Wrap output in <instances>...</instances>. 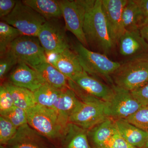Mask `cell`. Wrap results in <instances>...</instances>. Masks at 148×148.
<instances>
[{"mask_svg": "<svg viewBox=\"0 0 148 148\" xmlns=\"http://www.w3.org/2000/svg\"><path fill=\"white\" fill-rule=\"evenodd\" d=\"M88 130L69 123L63 137L64 148H92L88 140Z\"/></svg>", "mask_w": 148, "mask_h": 148, "instance_id": "cell-20", "label": "cell"}, {"mask_svg": "<svg viewBox=\"0 0 148 148\" xmlns=\"http://www.w3.org/2000/svg\"><path fill=\"white\" fill-rule=\"evenodd\" d=\"M4 85L11 94L14 106L27 111L36 105L34 92L31 90L16 86L11 83Z\"/></svg>", "mask_w": 148, "mask_h": 148, "instance_id": "cell-23", "label": "cell"}, {"mask_svg": "<svg viewBox=\"0 0 148 148\" xmlns=\"http://www.w3.org/2000/svg\"><path fill=\"white\" fill-rule=\"evenodd\" d=\"M120 53L130 57L148 53V44L141 34L139 29L125 31L119 42Z\"/></svg>", "mask_w": 148, "mask_h": 148, "instance_id": "cell-16", "label": "cell"}, {"mask_svg": "<svg viewBox=\"0 0 148 148\" xmlns=\"http://www.w3.org/2000/svg\"><path fill=\"white\" fill-rule=\"evenodd\" d=\"M113 84L133 91L148 82V53L130 57L112 76Z\"/></svg>", "mask_w": 148, "mask_h": 148, "instance_id": "cell-3", "label": "cell"}, {"mask_svg": "<svg viewBox=\"0 0 148 148\" xmlns=\"http://www.w3.org/2000/svg\"><path fill=\"white\" fill-rule=\"evenodd\" d=\"M22 1L32 8L46 20L62 16L59 1L54 0H24Z\"/></svg>", "mask_w": 148, "mask_h": 148, "instance_id": "cell-22", "label": "cell"}, {"mask_svg": "<svg viewBox=\"0 0 148 148\" xmlns=\"http://www.w3.org/2000/svg\"><path fill=\"white\" fill-rule=\"evenodd\" d=\"M122 20L126 31L140 29L142 25V16L137 0H127L123 10Z\"/></svg>", "mask_w": 148, "mask_h": 148, "instance_id": "cell-24", "label": "cell"}, {"mask_svg": "<svg viewBox=\"0 0 148 148\" xmlns=\"http://www.w3.org/2000/svg\"><path fill=\"white\" fill-rule=\"evenodd\" d=\"M27 113L28 124L41 135L51 139L62 138L69 122L57 111L36 104Z\"/></svg>", "mask_w": 148, "mask_h": 148, "instance_id": "cell-4", "label": "cell"}, {"mask_svg": "<svg viewBox=\"0 0 148 148\" xmlns=\"http://www.w3.org/2000/svg\"><path fill=\"white\" fill-rule=\"evenodd\" d=\"M66 30L58 18L47 20L41 28L37 37L47 58L70 48Z\"/></svg>", "mask_w": 148, "mask_h": 148, "instance_id": "cell-8", "label": "cell"}, {"mask_svg": "<svg viewBox=\"0 0 148 148\" xmlns=\"http://www.w3.org/2000/svg\"><path fill=\"white\" fill-rule=\"evenodd\" d=\"M0 148H6L5 147V146L3 145H1V147H0Z\"/></svg>", "mask_w": 148, "mask_h": 148, "instance_id": "cell-38", "label": "cell"}, {"mask_svg": "<svg viewBox=\"0 0 148 148\" xmlns=\"http://www.w3.org/2000/svg\"><path fill=\"white\" fill-rule=\"evenodd\" d=\"M18 64L24 63L31 68L48 61L38 37L21 36L12 43L8 51Z\"/></svg>", "mask_w": 148, "mask_h": 148, "instance_id": "cell-7", "label": "cell"}, {"mask_svg": "<svg viewBox=\"0 0 148 148\" xmlns=\"http://www.w3.org/2000/svg\"><path fill=\"white\" fill-rule=\"evenodd\" d=\"M17 65L10 75L11 83L33 92L46 83L42 77L33 68L24 63Z\"/></svg>", "mask_w": 148, "mask_h": 148, "instance_id": "cell-13", "label": "cell"}, {"mask_svg": "<svg viewBox=\"0 0 148 148\" xmlns=\"http://www.w3.org/2000/svg\"><path fill=\"white\" fill-rule=\"evenodd\" d=\"M63 89L45 84L34 92L37 104L52 108Z\"/></svg>", "mask_w": 148, "mask_h": 148, "instance_id": "cell-25", "label": "cell"}, {"mask_svg": "<svg viewBox=\"0 0 148 148\" xmlns=\"http://www.w3.org/2000/svg\"><path fill=\"white\" fill-rule=\"evenodd\" d=\"M18 128L8 119L2 116L0 117V143L6 146L14 137Z\"/></svg>", "mask_w": 148, "mask_h": 148, "instance_id": "cell-27", "label": "cell"}, {"mask_svg": "<svg viewBox=\"0 0 148 148\" xmlns=\"http://www.w3.org/2000/svg\"><path fill=\"white\" fill-rule=\"evenodd\" d=\"M139 31L141 36L148 44V24L143 25L140 27Z\"/></svg>", "mask_w": 148, "mask_h": 148, "instance_id": "cell-36", "label": "cell"}, {"mask_svg": "<svg viewBox=\"0 0 148 148\" xmlns=\"http://www.w3.org/2000/svg\"><path fill=\"white\" fill-rule=\"evenodd\" d=\"M81 103L73 90L70 88L62 90L52 108L57 111L59 115L69 122L70 116Z\"/></svg>", "mask_w": 148, "mask_h": 148, "instance_id": "cell-19", "label": "cell"}, {"mask_svg": "<svg viewBox=\"0 0 148 148\" xmlns=\"http://www.w3.org/2000/svg\"><path fill=\"white\" fill-rule=\"evenodd\" d=\"M112 86L113 95L108 103L109 117L114 120L126 119L145 107L133 96L130 91Z\"/></svg>", "mask_w": 148, "mask_h": 148, "instance_id": "cell-10", "label": "cell"}, {"mask_svg": "<svg viewBox=\"0 0 148 148\" xmlns=\"http://www.w3.org/2000/svg\"><path fill=\"white\" fill-rule=\"evenodd\" d=\"M136 127L148 133V107H144L126 119Z\"/></svg>", "mask_w": 148, "mask_h": 148, "instance_id": "cell-29", "label": "cell"}, {"mask_svg": "<svg viewBox=\"0 0 148 148\" xmlns=\"http://www.w3.org/2000/svg\"><path fill=\"white\" fill-rule=\"evenodd\" d=\"M1 116L8 119L17 128L28 124L27 111L16 106Z\"/></svg>", "mask_w": 148, "mask_h": 148, "instance_id": "cell-28", "label": "cell"}, {"mask_svg": "<svg viewBox=\"0 0 148 148\" xmlns=\"http://www.w3.org/2000/svg\"><path fill=\"white\" fill-rule=\"evenodd\" d=\"M85 3L83 29L87 45L96 48L107 56L113 50L116 44L109 32L102 0H86Z\"/></svg>", "mask_w": 148, "mask_h": 148, "instance_id": "cell-1", "label": "cell"}, {"mask_svg": "<svg viewBox=\"0 0 148 148\" xmlns=\"http://www.w3.org/2000/svg\"><path fill=\"white\" fill-rule=\"evenodd\" d=\"M58 1L66 30L71 32L79 42L87 47L83 29L86 12L85 1Z\"/></svg>", "mask_w": 148, "mask_h": 148, "instance_id": "cell-9", "label": "cell"}, {"mask_svg": "<svg viewBox=\"0 0 148 148\" xmlns=\"http://www.w3.org/2000/svg\"><path fill=\"white\" fill-rule=\"evenodd\" d=\"M22 36L20 32L5 21L0 22V56L6 53L12 43Z\"/></svg>", "mask_w": 148, "mask_h": 148, "instance_id": "cell-26", "label": "cell"}, {"mask_svg": "<svg viewBox=\"0 0 148 148\" xmlns=\"http://www.w3.org/2000/svg\"><path fill=\"white\" fill-rule=\"evenodd\" d=\"M17 1L14 0H0V18H3L12 11Z\"/></svg>", "mask_w": 148, "mask_h": 148, "instance_id": "cell-34", "label": "cell"}, {"mask_svg": "<svg viewBox=\"0 0 148 148\" xmlns=\"http://www.w3.org/2000/svg\"><path fill=\"white\" fill-rule=\"evenodd\" d=\"M106 148H137L123 139L117 132L106 146Z\"/></svg>", "mask_w": 148, "mask_h": 148, "instance_id": "cell-32", "label": "cell"}, {"mask_svg": "<svg viewBox=\"0 0 148 148\" xmlns=\"http://www.w3.org/2000/svg\"><path fill=\"white\" fill-rule=\"evenodd\" d=\"M117 132L114 120L108 118L88 130V136L92 140L95 146L94 148H106L110 140Z\"/></svg>", "mask_w": 148, "mask_h": 148, "instance_id": "cell-18", "label": "cell"}, {"mask_svg": "<svg viewBox=\"0 0 148 148\" xmlns=\"http://www.w3.org/2000/svg\"><path fill=\"white\" fill-rule=\"evenodd\" d=\"M142 16V25L148 24V0H137Z\"/></svg>", "mask_w": 148, "mask_h": 148, "instance_id": "cell-35", "label": "cell"}, {"mask_svg": "<svg viewBox=\"0 0 148 148\" xmlns=\"http://www.w3.org/2000/svg\"><path fill=\"white\" fill-rule=\"evenodd\" d=\"M32 68L42 77L46 83L61 89L69 87L68 79L48 61Z\"/></svg>", "mask_w": 148, "mask_h": 148, "instance_id": "cell-21", "label": "cell"}, {"mask_svg": "<svg viewBox=\"0 0 148 148\" xmlns=\"http://www.w3.org/2000/svg\"><path fill=\"white\" fill-rule=\"evenodd\" d=\"M18 64L15 58L7 51L4 55L1 56L0 59V78L1 80L14 66Z\"/></svg>", "mask_w": 148, "mask_h": 148, "instance_id": "cell-31", "label": "cell"}, {"mask_svg": "<svg viewBox=\"0 0 148 148\" xmlns=\"http://www.w3.org/2000/svg\"><path fill=\"white\" fill-rule=\"evenodd\" d=\"M143 148H148V137L147 141H146L145 144V146H144Z\"/></svg>", "mask_w": 148, "mask_h": 148, "instance_id": "cell-37", "label": "cell"}, {"mask_svg": "<svg viewBox=\"0 0 148 148\" xmlns=\"http://www.w3.org/2000/svg\"><path fill=\"white\" fill-rule=\"evenodd\" d=\"M41 135L27 124L19 127L6 148H51Z\"/></svg>", "mask_w": 148, "mask_h": 148, "instance_id": "cell-15", "label": "cell"}, {"mask_svg": "<svg viewBox=\"0 0 148 148\" xmlns=\"http://www.w3.org/2000/svg\"><path fill=\"white\" fill-rule=\"evenodd\" d=\"M119 134L137 148H143L148 137V132L136 127L126 119L114 120Z\"/></svg>", "mask_w": 148, "mask_h": 148, "instance_id": "cell-17", "label": "cell"}, {"mask_svg": "<svg viewBox=\"0 0 148 148\" xmlns=\"http://www.w3.org/2000/svg\"><path fill=\"white\" fill-rule=\"evenodd\" d=\"M133 96L143 106L148 105V82L142 87L131 91Z\"/></svg>", "mask_w": 148, "mask_h": 148, "instance_id": "cell-33", "label": "cell"}, {"mask_svg": "<svg viewBox=\"0 0 148 148\" xmlns=\"http://www.w3.org/2000/svg\"><path fill=\"white\" fill-rule=\"evenodd\" d=\"M70 80L86 94L106 102H108L113 95L112 86L105 84L84 71Z\"/></svg>", "mask_w": 148, "mask_h": 148, "instance_id": "cell-12", "label": "cell"}, {"mask_svg": "<svg viewBox=\"0 0 148 148\" xmlns=\"http://www.w3.org/2000/svg\"><path fill=\"white\" fill-rule=\"evenodd\" d=\"M14 102L11 94L4 85L0 87V114L7 112L14 107Z\"/></svg>", "mask_w": 148, "mask_h": 148, "instance_id": "cell-30", "label": "cell"}, {"mask_svg": "<svg viewBox=\"0 0 148 148\" xmlns=\"http://www.w3.org/2000/svg\"><path fill=\"white\" fill-rule=\"evenodd\" d=\"M147 106V107H148V106Z\"/></svg>", "mask_w": 148, "mask_h": 148, "instance_id": "cell-39", "label": "cell"}, {"mask_svg": "<svg viewBox=\"0 0 148 148\" xmlns=\"http://www.w3.org/2000/svg\"><path fill=\"white\" fill-rule=\"evenodd\" d=\"M84 71L93 77L99 76L113 84L112 76L120 66L121 63L112 61L107 56L89 50L79 42L74 47Z\"/></svg>", "mask_w": 148, "mask_h": 148, "instance_id": "cell-5", "label": "cell"}, {"mask_svg": "<svg viewBox=\"0 0 148 148\" xmlns=\"http://www.w3.org/2000/svg\"><path fill=\"white\" fill-rule=\"evenodd\" d=\"M47 60L69 79H72L84 71L77 55L70 48L51 56L48 57Z\"/></svg>", "mask_w": 148, "mask_h": 148, "instance_id": "cell-14", "label": "cell"}, {"mask_svg": "<svg viewBox=\"0 0 148 148\" xmlns=\"http://www.w3.org/2000/svg\"><path fill=\"white\" fill-rule=\"evenodd\" d=\"M127 0H102V8L112 39L116 45L125 32L122 12Z\"/></svg>", "mask_w": 148, "mask_h": 148, "instance_id": "cell-11", "label": "cell"}, {"mask_svg": "<svg viewBox=\"0 0 148 148\" xmlns=\"http://www.w3.org/2000/svg\"><path fill=\"white\" fill-rule=\"evenodd\" d=\"M68 84L81 101L79 106L69 118V123L88 130L110 118L107 102L86 94L71 80Z\"/></svg>", "mask_w": 148, "mask_h": 148, "instance_id": "cell-2", "label": "cell"}, {"mask_svg": "<svg viewBox=\"0 0 148 148\" xmlns=\"http://www.w3.org/2000/svg\"><path fill=\"white\" fill-rule=\"evenodd\" d=\"M16 28L22 36L38 37L39 32L47 20L22 1H17L13 10L1 18Z\"/></svg>", "mask_w": 148, "mask_h": 148, "instance_id": "cell-6", "label": "cell"}]
</instances>
